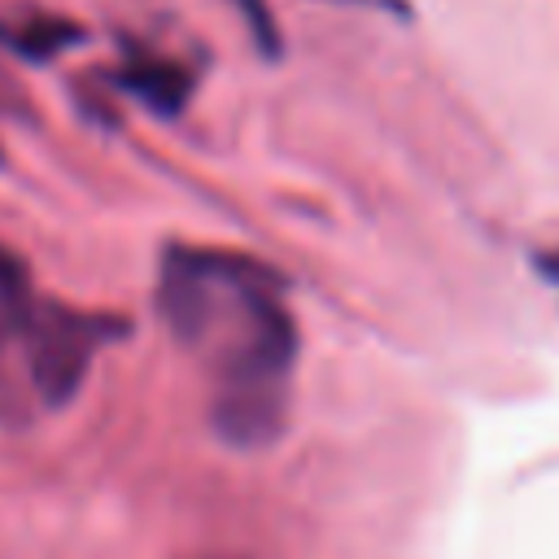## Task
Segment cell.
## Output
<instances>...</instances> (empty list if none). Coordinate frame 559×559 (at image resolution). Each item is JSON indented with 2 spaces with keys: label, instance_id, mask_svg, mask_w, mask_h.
Returning a JSON list of instances; mask_svg holds the SVG:
<instances>
[{
  "label": "cell",
  "instance_id": "1",
  "mask_svg": "<svg viewBox=\"0 0 559 559\" xmlns=\"http://www.w3.org/2000/svg\"><path fill=\"white\" fill-rule=\"evenodd\" d=\"M166 328L214 358L210 424L236 450H262L284 432L297 328L280 280L240 253L170 245L157 275Z\"/></svg>",
  "mask_w": 559,
  "mask_h": 559
},
{
  "label": "cell",
  "instance_id": "4",
  "mask_svg": "<svg viewBox=\"0 0 559 559\" xmlns=\"http://www.w3.org/2000/svg\"><path fill=\"white\" fill-rule=\"evenodd\" d=\"M0 44L22 52L26 61H52L57 52L83 44V26L66 22V17H31L17 26H0Z\"/></svg>",
  "mask_w": 559,
  "mask_h": 559
},
{
  "label": "cell",
  "instance_id": "7",
  "mask_svg": "<svg viewBox=\"0 0 559 559\" xmlns=\"http://www.w3.org/2000/svg\"><path fill=\"white\" fill-rule=\"evenodd\" d=\"M0 109H9V105H4V87H0ZM0 166H4V153H0Z\"/></svg>",
  "mask_w": 559,
  "mask_h": 559
},
{
  "label": "cell",
  "instance_id": "6",
  "mask_svg": "<svg viewBox=\"0 0 559 559\" xmlns=\"http://www.w3.org/2000/svg\"><path fill=\"white\" fill-rule=\"evenodd\" d=\"M349 4H371V9H389V13H406V0H349Z\"/></svg>",
  "mask_w": 559,
  "mask_h": 559
},
{
  "label": "cell",
  "instance_id": "3",
  "mask_svg": "<svg viewBox=\"0 0 559 559\" xmlns=\"http://www.w3.org/2000/svg\"><path fill=\"white\" fill-rule=\"evenodd\" d=\"M114 83L122 92L140 96L153 114H179L188 92H192V74L188 70H179L170 61H148V57L127 61L122 70H114Z\"/></svg>",
  "mask_w": 559,
  "mask_h": 559
},
{
  "label": "cell",
  "instance_id": "5",
  "mask_svg": "<svg viewBox=\"0 0 559 559\" xmlns=\"http://www.w3.org/2000/svg\"><path fill=\"white\" fill-rule=\"evenodd\" d=\"M537 266H542L546 284H555V288H559V249H555V253H546V258H537Z\"/></svg>",
  "mask_w": 559,
  "mask_h": 559
},
{
  "label": "cell",
  "instance_id": "2",
  "mask_svg": "<svg viewBox=\"0 0 559 559\" xmlns=\"http://www.w3.org/2000/svg\"><path fill=\"white\" fill-rule=\"evenodd\" d=\"M118 336H127V319L39 297L17 341L35 397L44 406H66L83 389L92 358Z\"/></svg>",
  "mask_w": 559,
  "mask_h": 559
}]
</instances>
